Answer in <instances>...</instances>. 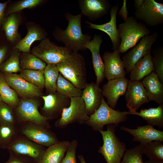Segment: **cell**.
Returning <instances> with one entry per match:
<instances>
[{
    "instance_id": "cell-25",
    "label": "cell",
    "mask_w": 163,
    "mask_h": 163,
    "mask_svg": "<svg viewBox=\"0 0 163 163\" xmlns=\"http://www.w3.org/2000/svg\"><path fill=\"white\" fill-rule=\"evenodd\" d=\"M135 115L141 117L149 125L163 128V104L159 105L155 108L142 109L139 112L134 111L129 113V115Z\"/></svg>"
},
{
    "instance_id": "cell-40",
    "label": "cell",
    "mask_w": 163,
    "mask_h": 163,
    "mask_svg": "<svg viewBox=\"0 0 163 163\" xmlns=\"http://www.w3.org/2000/svg\"><path fill=\"white\" fill-rule=\"evenodd\" d=\"M43 2L42 0H24L20 1L11 7L8 11V13L13 14L24 9L33 8L41 4Z\"/></svg>"
},
{
    "instance_id": "cell-48",
    "label": "cell",
    "mask_w": 163,
    "mask_h": 163,
    "mask_svg": "<svg viewBox=\"0 0 163 163\" xmlns=\"http://www.w3.org/2000/svg\"><path fill=\"white\" fill-rule=\"evenodd\" d=\"M77 157L81 163H87L85 160L84 156L82 155H78Z\"/></svg>"
},
{
    "instance_id": "cell-9",
    "label": "cell",
    "mask_w": 163,
    "mask_h": 163,
    "mask_svg": "<svg viewBox=\"0 0 163 163\" xmlns=\"http://www.w3.org/2000/svg\"><path fill=\"white\" fill-rule=\"evenodd\" d=\"M135 18L145 26H157L163 23V4L154 0H144L143 4L136 9Z\"/></svg>"
},
{
    "instance_id": "cell-31",
    "label": "cell",
    "mask_w": 163,
    "mask_h": 163,
    "mask_svg": "<svg viewBox=\"0 0 163 163\" xmlns=\"http://www.w3.org/2000/svg\"><path fill=\"white\" fill-rule=\"evenodd\" d=\"M2 24L7 39L11 42L15 41L19 36L18 32L19 21L17 17L11 14L3 20Z\"/></svg>"
},
{
    "instance_id": "cell-17",
    "label": "cell",
    "mask_w": 163,
    "mask_h": 163,
    "mask_svg": "<svg viewBox=\"0 0 163 163\" xmlns=\"http://www.w3.org/2000/svg\"><path fill=\"white\" fill-rule=\"evenodd\" d=\"M129 80L125 77L108 81L102 87L103 96L107 100V103L114 109L120 97L125 94Z\"/></svg>"
},
{
    "instance_id": "cell-8",
    "label": "cell",
    "mask_w": 163,
    "mask_h": 163,
    "mask_svg": "<svg viewBox=\"0 0 163 163\" xmlns=\"http://www.w3.org/2000/svg\"><path fill=\"white\" fill-rule=\"evenodd\" d=\"M158 37V33L156 32L146 35L125 53L122 59L127 73H130L136 64L144 56L151 53L153 44Z\"/></svg>"
},
{
    "instance_id": "cell-37",
    "label": "cell",
    "mask_w": 163,
    "mask_h": 163,
    "mask_svg": "<svg viewBox=\"0 0 163 163\" xmlns=\"http://www.w3.org/2000/svg\"><path fill=\"white\" fill-rule=\"evenodd\" d=\"M151 56L154 65V72L156 74L160 81L163 84V47L160 46L154 49Z\"/></svg>"
},
{
    "instance_id": "cell-14",
    "label": "cell",
    "mask_w": 163,
    "mask_h": 163,
    "mask_svg": "<svg viewBox=\"0 0 163 163\" xmlns=\"http://www.w3.org/2000/svg\"><path fill=\"white\" fill-rule=\"evenodd\" d=\"M8 85L23 99L31 98L42 96L41 90L28 82L16 73H4Z\"/></svg>"
},
{
    "instance_id": "cell-27",
    "label": "cell",
    "mask_w": 163,
    "mask_h": 163,
    "mask_svg": "<svg viewBox=\"0 0 163 163\" xmlns=\"http://www.w3.org/2000/svg\"><path fill=\"white\" fill-rule=\"evenodd\" d=\"M44 34L39 29L32 27L29 28L25 37L21 40L16 45L14 49H17L19 51L28 53L32 44L36 40L45 38Z\"/></svg>"
},
{
    "instance_id": "cell-4",
    "label": "cell",
    "mask_w": 163,
    "mask_h": 163,
    "mask_svg": "<svg viewBox=\"0 0 163 163\" xmlns=\"http://www.w3.org/2000/svg\"><path fill=\"white\" fill-rule=\"evenodd\" d=\"M117 126L115 124L108 125L106 130L99 131L103 143L98 152L103 155L107 163H121L126 149L125 143L121 142L115 133Z\"/></svg>"
},
{
    "instance_id": "cell-38",
    "label": "cell",
    "mask_w": 163,
    "mask_h": 163,
    "mask_svg": "<svg viewBox=\"0 0 163 163\" xmlns=\"http://www.w3.org/2000/svg\"><path fill=\"white\" fill-rule=\"evenodd\" d=\"M14 133V125H0V145L7 147L11 142Z\"/></svg>"
},
{
    "instance_id": "cell-1",
    "label": "cell",
    "mask_w": 163,
    "mask_h": 163,
    "mask_svg": "<svg viewBox=\"0 0 163 163\" xmlns=\"http://www.w3.org/2000/svg\"><path fill=\"white\" fill-rule=\"evenodd\" d=\"M65 17L68 21L67 26L65 30L57 29L54 32L55 38L72 52L77 53L78 51L87 49L86 45L91 40V37L83 34L82 32V14L73 15L67 12Z\"/></svg>"
},
{
    "instance_id": "cell-3",
    "label": "cell",
    "mask_w": 163,
    "mask_h": 163,
    "mask_svg": "<svg viewBox=\"0 0 163 163\" xmlns=\"http://www.w3.org/2000/svg\"><path fill=\"white\" fill-rule=\"evenodd\" d=\"M118 30L120 43L117 50L120 54L126 52L151 32L146 26L132 16L120 24Z\"/></svg>"
},
{
    "instance_id": "cell-16",
    "label": "cell",
    "mask_w": 163,
    "mask_h": 163,
    "mask_svg": "<svg viewBox=\"0 0 163 163\" xmlns=\"http://www.w3.org/2000/svg\"><path fill=\"white\" fill-rule=\"evenodd\" d=\"M104 64V77L108 81L125 77L126 72L117 50L107 51L103 56Z\"/></svg>"
},
{
    "instance_id": "cell-18",
    "label": "cell",
    "mask_w": 163,
    "mask_h": 163,
    "mask_svg": "<svg viewBox=\"0 0 163 163\" xmlns=\"http://www.w3.org/2000/svg\"><path fill=\"white\" fill-rule=\"evenodd\" d=\"M119 7V4L117 3L111 8L110 12V20L108 22L101 24H97L88 21H86L89 28L103 31L109 36L112 44V49L113 50H117L120 43L117 26V15Z\"/></svg>"
},
{
    "instance_id": "cell-22",
    "label": "cell",
    "mask_w": 163,
    "mask_h": 163,
    "mask_svg": "<svg viewBox=\"0 0 163 163\" xmlns=\"http://www.w3.org/2000/svg\"><path fill=\"white\" fill-rule=\"evenodd\" d=\"M102 89L95 83H87L82 91L83 99L87 114H93L100 107L103 97Z\"/></svg>"
},
{
    "instance_id": "cell-36",
    "label": "cell",
    "mask_w": 163,
    "mask_h": 163,
    "mask_svg": "<svg viewBox=\"0 0 163 163\" xmlns=\"http://www.w3.org/2000/svg\"><path fill=\"white\" fill-rule=\"evenodd\" d=\"M143 145L140 144L125 151L121 163H144Z\"/></svg>"
},
{
    "instance_id": "cell-5",
    "label": "cell",
    "mask_w": 163,
    "mask_h": 163,
    "mask_svg": "<svg viewBox=\"0 0 163 163\" xmlns=\"http://www.w3.org/2000/svg\"><path fill=\"white\" fill-rule=\"evenodd\" d=\"M129 113V111L121 112L111 108L103 97L100 106L89 116L85 124L94 130L99 131L103 130L104 126L106 125L115 124L118 126L119 123L126 120Z\"/></svg>"
},
{
    "instance_id": "cell-43",
    "label": "cell",
    "mask_w": 163,
    "mask_h": 163,
    "mask_svg": "<svg viewBox=\"0 0 163 163\" xmlns=\"http://www.w3.org/2000/svg\"><path fill=\"white\" fill-rule=\"evenodd\" d=\"M5 163H27L20 157L11 155L8 160Z\"/></svg>"
},
{
    "instance_id": "cell-2",
    "label": "cell",
    "mask_w": 163,
    "mask_h": 163,
    "mask_svg": "<svg viewBox=\"0 0 163 163\" xmlns=\"http://www.w3.org/2000/svg\"><path fill=\"white\" fill-rule=\"evenodd\" d=\"M59 73L76 88L84 89L87 84L84 57L78 53L72 52L64 61L56 65Z\"/></svg>"
},
{
    "instance_id": "cell-26",
    "label": "cell",
    "mask_w": 163,
    "mask_h": 163,
    "mask_svg": "<svg viewBox=\"0 0 163 163\" xmlns=\"http://www.w3.org/2000/svg\"><path fill=\"white\" fill-rule=\"evenodd\" d=\"M154 71L151 53L144 56L135 65L130 72V81H140Z\"/></svg>"
},
{
    "instance_id": "cell-24",
    "label": "cell",
    "mask_w": 163,
    "mask_h": 163,
    "mask_svg": "<svg viewBox=\"0 0 163 163\" xmlns=\"http://www.w3.org/2000/svg\"><path fill=\"white\" fill-rule=\"evenodd\" d=\"M70 142L68 141L64 140L49 146L38 163H60Z\"/></svg>"
},
{
    "instance_id": "cell-30",
    "label": "cell",
    "mask_w": 163,
    "mask_h": 163,
    "mask_svg": "<svg viewBox=\"0 0 163 163\" xmlns=\"http://www.w3.org/2000/svg\"><path fill=\"white\" fill-rule=\"evenodd\" d=\"M59 74L56 65L48 64L44 69V86L50 93L56 92V82Z\"/></svg>"
},
{
    "instance_id": "cell-19",
    "label": "cell",
    "mask_w": 163,
    "mask_h": 163,
    "mask_svg": "<svg viewBox=\"0 0 163 163\" xmlns=\"http://www.w3.org/2000/svg\"><path fill=\"white\" fill-rule=\"evenodd\" d=\"M120 129L132 135L133 136V141L138 142L142 145L153 141H163V131L156 129L149 124L137 126L136 129L122 126Z\"/></svg>"
},
{
    "instance_id": "cell-46",
    "label": "cell",
    "mask_w": 163,
    "mask_h": 163,
    "mask_svg": "<svg viewBox=\"0 0 163 163\" xmlns=\"http://www.w3.org/2000/svg\"><path fill=\"white\" fill-rule=\"evenodd\" d=\"M134 6L136 9L139 8L143 4L144 0H135Z\"/></svg>"
},
{
    "instance_id": "cell-49",
    "label": "cell",
    "mask_w": 163,
    "mask_h": 163,
    "mask_svg": "<svg viewBox=\"0 0 163 163\" xmlns=\"http://www.w3.org/2000/svg\"><path fill=\"white\" fill-rule=\"evenodd\" d=\"M2 101L1 98V96H0V104H1V103H2Z\"/></svg>"
},
{
    "instance_id": "cell-44",
    "label": "cell",
    "mask_w": 163,
    "mask_h": 163,
    "mask_svg": "<svg viewBox=\"0 0 163 163\" xmlns=\"http://www.w3.org/2000/svg\"><path fill=\"white\" fill-rule=\"evenodd\" d=\"M7 51V49L5 46L0 47V67L4 61Z\"/></svg>"
},
{
    "instance_id": "cell-47",
    "label": "cell",
    "mask_w": 163,
    "mask_h": 163,
    "mask_svg": "<svg viewBox=\"0 0 163 163\" xmlns=\"http://www.w3.org/2000/svg\"><path fill=\"white\" fill-rule=\"evenodd\" d=\"M163 160L160 159H149L144 163H163Z\"/></svg>"
},
{
    "instance_id": "cell-11",
    "label": "cell",
    "mask_w": 163,
    "mask_h": 163,
    "mask_svg": "<svg viewBox=\"0 0 163 163\" xmlns=\"http://www.w3.org/2000/svg\"><path fill=\"white\" fill-rule=\"evenodd\" d=\"M27 122L21 130L22 134L27 139L40 145L48 147L59 142L49 127Z\"/></svg>"
},
{
    "instance_id": "cell-39",
    "label": "cell",
    "mask_w": 163,
    "mask_h": 163,
    "mask_svg": "<svg viewBox=\"0 0 163 163\" xmlns=\"http://www.w3.org/2000/svg\"><path fill=\"white\" fill-rule=\"evenodd\" d=\"M13 108L8 104L2 102L0 104V125H14L15 118Z\"/></svg>"
},
{
    "instance_id": "cell-45",
    "label": "cell",
    "mask_w": 163,
    "mask_h": 163,
    "mask_svg": "<svg viewBox=\"0 0 163 163\" xmlns=\"http://www.w3.org/2000/svg\"><path fill=\"white\" fill-rule=\"evenodd\" d=\"M8 2L2 3L0 2V25L3 20L4 12Z\"/></svg>"
},
{
    "instance_id": "cell-28",
    "label": "cell",
    "mask_w": 163,
    "mask_h": 163,
    "mask_svg": "<svg viewBox=\"0 0 163 163\" xmlns=\"http://www.w3.org/2000/svg\"><path fill=\"white\" fill-rule=\"evenodd\" d=\"M56 91L69 98L81 97L82 91L59 74L56 85Z\"/></svg>"
},
{
    "instance_id": "cell-20",
    "label": "cell",
    "mask_w": 163,
    "mask_h": 163,
    "mask_svg": "<svg viewBox=\"0 0 163 163\" xmlns=\"http://www.w3.org/2000/svg\"><path fill=\"white\" fill-rule=\"evenodd\" d=\"M78 4L82 14L92 21L107 14L110 7L107 0H80Z\"/></svg>"
},
{
    "instance_id": "cell-21",
    "label": "cell",
    "mask_w": 163,
    "mask_h": 163,
    "mask_svg": "<svg viewBox=\"0 0 163 163\" xmlns=\"http://www.w3.org/2000/svg\"><path fill=\"white\" fill-rule=\"evenodd\" d=\"M102 42L101 36L95 34L86 45L87 49H89L91 53L93 68L96 77L95 83L98 85L102 82L104 78V64L100 52Z\"/></svg>"
},
{
    "instance_id": "cell-41",
    "label": "cell",
    "mask_w": 163,
    "mask_h": 163,
    "mask_svg": "<svg viewBox=\"0 0 163 163\" xmlns=\"http://www.w3.org/2000/svg\"><path fill=\"white\" fill-rule=\"evenodd\" d=\"M78 145V141L75 139L70 142L66 155L60 163H77L76 152Z\"/></svg>"
},
{
    "instance_id": "cell-6",
    "label": "cell",
    "mask_w": 163,
    "mask_h": 163,
    "mask_svg": "<svg viewBox=\"0 0 163 163\" xmlns=\"http://www.w3.org/2000/svg\"><path fill=\"white\" fill-rule=\"evenodd\" d=\"M72 52L65 46L57 45L47 38L32 50V54L46 63L56 65L67 58Z\"/></svg>"
},
{
    "instance_id": "cell-29",
    "label": "cell",
    "mask_w": 163,
    "mask_h": 163,
    "mask_svg": "<svg viewBox=\"0 0 163 163\" xmlns=\"http://www.w3.org/2000/svg\"><path fill=\"white\" fill-rule=\"evenodd\" d=\"M0 95L2 102L13 108L17 107L20 100L16 91L8 85L3 74L0 73Z\"/></svg>"
},
{
    "instance_id": "cell-12",
    "label": "cell",
    "mask_w": 163,
    "mask_h": 163,
    "mask_svg": "<svg viewBox=\"0 0 163 163\" xmlns=\"http://www.w3.org/2000/svg\"><path fill=\"white\" fill-rule=\"evenodd\" d=\"M44 101L41 108L42 115L49 120L60 117L63 110L70 104V98L66 97L57 92L41 96Z\"/></svg>"
},
{
    "instance_id": "cell-32",
    "label": "cell",
    "mask_w": 163,
    "mask_h": 163,
    "mask_svg": "<svg viewBox=\"0 0 163 163\" xmlns=\"http://www.w3.org/2000/svg\"><path fill=\"white\" fill-rule=\"evenodd\" d=\"M20 59V66L23 69L44 70L46 64L44 62L33 54L25 53Z\"/></svg>"
},
{
    "instance_id": "cell-7",
    "label": "cell",
    "mask_w": 163,
    "mask_h": 163,
    "mask_svg": "<svg viewBox=\"0 0 163 163\" xmlns=\"http://www.w3.org/2000/svg\"><path fill=\"white\" fill-rule=\"evenodd\" d=\"M70 99L69 105L63 110L60 118L55 123V126L58 128H65L76 122L85 124L89 118L82 97H72Z\"/></svg>"
},
{
    "instance_id": "cell-23",
    "label": "cell",
    "mask_w": 163,
    "mask_h": 163,
    "mask_svg": "<svg viewBox=\"0 0 163 163\" xmlns=\"http://www.w3.org/2000/svg\"><path fill=\"white\" fill-rule=\"evenodd\" d=\"M147 94L149 101L163 104V85L154 71L146 76L142 82Z\"/></svg>"
},
{
    "instance_id": "cell-10",
    "label": "cell",
    "mask_w": 163,
    "mask_h": 163,
    "mask_svg": "<svg viewBox=\"0 0 163 163\" xmlns=\"http://www.w3.org/2000/svg\"><path fill=\"white\" fill-rule=\"evenodd\" d=\"M39 105L37 101L33 98L21 99L16 107L17 114L22 121L49 127V119L39 112Z\"/></svg>"
},
{
    "instance_id": "cell-33",
    "label": "cell",
    "mask_w": 163,
    "mask_h": 163,
    "mask_svg": "<svg viewBox=\"0 0 163 163\" xmlns=\"http://www.w3.org/2000/svg\"><path fill=\"white\" fill-rule=\"evenodd\" d=\"M19 75L24 79L41 90L44 87V70L23 69Z\"/></svg>"
},
{
    "instance_id": "cell-42",
    "label": "cell",
    "mask_w": 163,
    "mask_h": 163,
    "mask_svg": "<svg viewBox=\"0 0 163 163\" xmlns=\"http://www.w3.org/2000/svg\"><path fill=\"white\" fill-rule=\"evenodd\" d=\"M118 14L120 15L123 20L125 21L128 17V12L127 6V1H123L122 5L119 11Z\"/></svg>"
},
{
    "instance_id": "cell-15",
    "label": "cell",
    "mask_w": 163,
    "mask_h": 163,
    "mask_svg": "<svg viewBox=\"0 0 163 163\" xmlns=\"http://www.w3.org/2000/svg\"><path fill=\"white\" fill-rule=\"evenodd\" d=\"M125 99L129 113L136 111L142 104L149 101L146 91L140 81L129 80Z\"/></svg>"
},
{
    "instance_id": "cell-13",
    "label": "cell",
    "mask_w": 163,
    "mask_h": 163,
    "mask_svg": "<svg viewBox=\"0 0 163 163\" xmlns=\"http://www.w3.org/2000/svg\"><path fill=\"white\" fill-rule=\"evenodd\" d=\"M7 148L17 155H26L38 163L46 149L27 138L19 137L12 141Z\"/></svg>"
},
{
    "instance_id": "cell-35",
    "label": "cell",
    "mask_w": 163,
    "mask_h": 163,
    "mask_svg": "<svg viewBox=\"0 0 163 163\" xmlns=\"http://www.w3.org/2000/svg\"><path fill=\"white\" fill-rule=\"evenodd\" d=\"M161 141H155L143 145V153L149 159L163 160V145Z\"/></svg>"
},
{
    "instance_id": "cell-34",
    "label": "cell",
    "mask_w": 163,
    "mask_h": 163,
    "mask_svg": "<svg viewBox=\"0 0 163 163\" xmlns=\"http://www.w3.org/2000/svg\"><path fill=\"white\" fill-rule=\"evenodd\" d=\"M19 51L14 49L10 57L1 65L0 70L4 73H15L21 71Z\"/></svg>"
}]
</instances>
